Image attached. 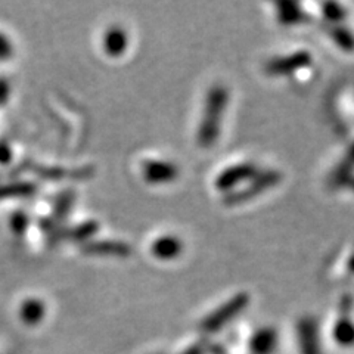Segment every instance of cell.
<instances>
[{
    "label": "cell",
    "mask_w": 354,
    "mask_h": 354,
    "mask_svg": "<svg viewBox=\"0 0 354 354\" xmlns=\"http://www.w3.org/2000/svg\"><path fill=\"white\" fill-rule=\"evenodd\" d=\"M279 8V19L283 24H294V22H298L301 18V10L298 9V5L294 3H282L278 5Z\"/></svg>",
    "instance_id": "5"
},
{
    "label": "cell",
    "mask_w": 354,
    "mask_h": 354,
    "mask_svg": "<svg viewBox=\"0 0 354 354\" xmlns=\"http://www.w3.org/2000/svg\"><path fill=\"white\" fill-rule=\"evenodd\" d=\"M354 164V147L351 148V151L347 153V158L344 162H341V167L337 169V171L334 173V176H332V180H334L335 183H341L342 179H344L346 173L353 167Z\"/></svg>",
    "instance_id": "6"
},
{
    "label": "cell",
    "mask_w": 354,
    "mask_h": 354,
    "mask_svg": "<svg viewBox=\"0 0 354 354\" xmlns=\"http://www.w3.org/2000/svg\"><path fill=\"white\" fill-rule=\"evenodd\" d=\"M256 174L257 170L254 167V164H238L235 167H230L220 174L217 180V187H220V191H230L234 186L242 183L243 180L252 179Z\"/></svg>",
    "instance_id": "3"
},
{
    "label": "cell",
    "mask_w": 354,
    "mask_h": 354,
    "mask_svg": "<svg viewBox=\"0 0 354 354\" xmlns=\"http://www.w3.org/2000/svg\"><path fill=\"white\" fill-rule=\"evenodd\" d=\"M227 101H229V95L226 88L216 87L214 91H212V93H209L207 108H205V115H204L203 135H201V140L204 145H212V143H214L220 129V121H221L220 117L223 115V113L226 111Z\"/></svg>",
    "instance_id": "1"
},
{
    "label": "cell",
    "mask_w": 354,
    "mask_h": 354,
    "mask_svg": "<svg viewBox=\"0 0 354 354\" xmlns=\"http://www.w3.org/2000/svg\"><path fill=\"white\" fill-rule=\"evenodd\" d=\"M310 64V55L307 52H297L288 55L285 58L274 59L268 64L266 70L272 75H282V74H290L294 73L298 68H303V66Z\"/></svg>",
    "instance_id": "4"
},
{
    "label": "cell",
    "mask_w": 354,
    "mask_h": 354,
    "mask_svg": "<svg viewBox=\"0 0 354 354\" xmlns=\"http://www.w3.org/2000/svg\"><path fill=\"white\" fill-rule=\"evenodd\" d=\"M281 180V174L276 173V171H266L260 176H254L250 185L247 187H243L239 192L230 195V201L236 204V203H243L247 201V199L252 198V196H257L259 194L264 192L268 187L274 186Z\"/></svg>",
    "instance_id": "2"
}]
</instances>
